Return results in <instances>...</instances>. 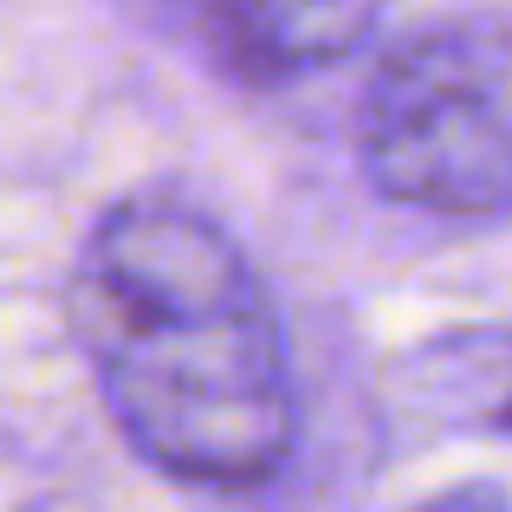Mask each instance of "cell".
<instances>
[{"instance_id": "6da1fadb", "label": "cell", "mask_w": 512, "mask_h": 512, "mask_svg": "<svg viewBox=\"0 0 512 512\" xmlns=\"http://www.w3.org/2000/svg\"><path fill=\"white\" fill-rule=\"evenodd\" d=\"M72 344L137 461L182 487L253 493L299 448L279 305L234 227L182 195H124L65 286Z\"/></svg>"}, {"instance_id": "7a4b0ae2", "label": "cell", "mask_w": 512, "mask_h": 512, "mask_svg": "<svg viewBox=\"0 0 512 512\" xmlns=\"http://www.w3.org/2000/svg\"><path fill=\"white\" fill-rule=\"evenodd\" d=\"M350 150L396 208L512 221V7H461L402 33L363 78Z\"/></svg>"}, {"instance_id": "3957f363", "label": "cell", "mask_w": 512, "mask_h": 512, "mask_svg": "<svg viewBox=\"0 0 512 512\" xmlns=\"http://www.w3.org/2000/svg\"><path fill=\"white\" fill-rule=\"evenodd\" d=\"M156 20L201 65L234 85L273 91L344 65L383 20V0H150Z\"/></svg>"}, {"instance_id": "277c9868", "label": "cell", "mask_w": 512, "mask_h": 512, "mask_svg": "<svg viewBox=\"0 0 512 512\" xmlns=\"http://www.w3.org/2000/svg\"><path fill=\"white\" fill-rule=\"evenodd\" d=\"M415 415L512 448V325H454L409 350Z\"/></svg>"}, {"instance_id": "5b68a950", "label": "cell", "mask_w": 512, "mask_h": 512, "mask_svg": "<svg viewBox=\"0 0 512 512\" xmlns=\"http://www.w3.org/2000/svg\"><path fill=\"white\" fill-rule=\"evenodd\" d=\"M415 512H512V493L493 487V480H454V487H441Z\"/></svg>"}]
</instances>
